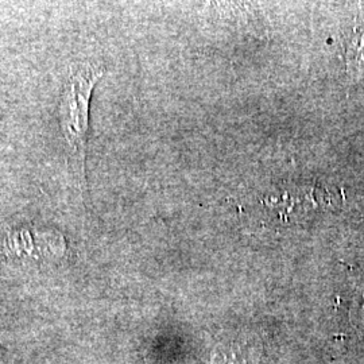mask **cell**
Segmentation results:
<instances>
[{"label": "cell", "instance_id": "6da1fadb", "mask_svg": "<svg viewBox=\"0 0 364 364\" xmlns=\"http://www.w3.org/2000/svg\"><path fill=\"white\" fill-rule=\"evenodd\" d=\"M102 61L84 58L66 68L58 92L55 117L65 146L66 166L82 197L88 195L87 156L91 132V102L93 91L105 77Z\"/></svg>", "mask_w": 364, "mask_h": 364}, {"label": "cell", "instance_id": "7a4b0ae2", "mask_svg": "<svg viewBox=\"0 0 364 364\" xmlns=\"http://www.w3.org/2000/svg\"><path fill=\"white\" fill-rule=\"evenodd\" d=\"M338 203V197L318 185H290L270 192L262 200L264 209L282 221H291L313 212H323Z\"/></svg>", "mask_w": 364, "mask_h": 364}, {"label": "cell", "instance_id": "3957f363", "mask_svg": "<svg viewBox=\"0 0 364 364\" xmlns=\"http://www.w3.org/2000/svg\"><path fill=\"white\" fill-rule=\"evenodd\" d=\"M346 69L352 82L364 81V19L356 22L346 41Z\"/></svg>", "mask_w": 364, "mask_h": 364}]
</instances>
